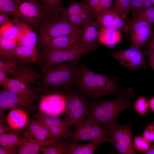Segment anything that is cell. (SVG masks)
I'll list each match as a JSON object with an SVG mask.
<instances>
[{"mask_svg":"<svg viewBox=\"0 0 154 154\" xmlns=\"http://www.w3.org/2000/svg\"><path fill=\"white\" fill-rule=\"evenodd\" d=\"M68 146V142L63 140L52 145L43 147L41 152L43 154H65Z\"/></svg>","mask_w":154,"mask_h":154,"instance_id":"obj_33","label":"cell"},{"mask_svg":"<svg viewBox=\"0 0 154 154\" xmlns=\"http://www.w3.org/2000/svg\"><path fill=\"white\" fill-rule=\"evenodd\" d=\"M131 10L137 11L142 10L143 0H130Z\"/></svg>","mask_w":154,"mask_h":154,"instance_id":"obj_47","label":"cell"},{"mask_svg":"<svg viewBox=\"0 0 154 154\" xmlns=\"http://www.w3.org/2000/svg\"><path fill=\"white\" fill-rule=\"evenodd\" d=\"M56 142L55 138L40 141L23 137L18 145V154H38L43 147L53 145Z\"/></svg>","mask_w":154,"mask_h":154,"instance_id":"obj_18","label":"cell"},{"mask_svg":"<svg viewBox=\"0 0 154 154\" xmlns=\"http://www.w3.org/2000/svg\"><path fill=\"white\" fill-rule=\"evenodd\" d=\"M148 102L149 107L151 111L154 112V97L151 98Z\"/></svg>","mask_w":154,"mask_h":154,"instance_id":"obj_52","label":"cell"},{"mask_svg":"<svg viewBox=\"0 0 154 154\" xmlns=\"http://www.w3.org/2000/svg\"><path fill=\"white\" fill-rule=\"evenodd\" d=\"M13 53L21 65L37 63V51L36 49L18 44Z\"/></svg>","mask_w":154,"mask_h":154,"instance_id":"obj_23","label":"cell"},{"mask_svg":"<svg viewBox=\"0 0 154 154\" xmlns=\"http://www.w3.org/2000/svg\"><path fill=\"white\" fill-rule=\"evenodd\" d=\"M94 47L70 48L58 50L46 48L37 51V63L41 69L40 73L52 66L70 62L96 49Z\"/></svg>","mask_w":154,"mask_h":154,"instance_id":"obj_6","label":"cell"},{"mask_svg":"<svg viewBox=\"0 0 154 154\" xmlns=\"http://www.w3.org/2000/svg\"><path fill=\"white\" fill-rule=\"evenodd\" d=\"M23 137L40 141L55 137L45 127L33 116L29 117Z\"/></svg>","mask_w":154,"mask_h":154,"instance_id":"obj_16","label":"cell"},{"mask_svg":"<svg viewBox=\"0 0 154 154\" xmlns=\"http://www.w3.org/2000/svg\"><path fill=\"white\" fill-rule=\"evenodd\" d=\"M152 4L154 5V0H150Z\"/></svg>","mask_w":154,"mask_h":154,"instance_id":"obj_54","label":"cell"},{"mask_svg":"<svg viewBox=\"0 0 154 154\" xmlns=\"http://www.w3.org/2000/svg\"><path fill=\"white\" fill-rule=\"evenodd\" d=\"M20 32L16 41L18 45L36 49L38 40L36 33L29 26L22 22L18 23Z\"/></svg>","mask_w":154,"mask_h":154,"instance_id":"obj_20","label":"cell"},{"mask_svg":"<svg viewBox=\"0 0 154 154\" xmlns=\"http://www.w3.org/2000/svg\"><path fill=\"white\" fill-rule=\"evenodd\" d=\"M102 28L112 30H126L128 25L118 14L112 10L102 11L94 17Z\"/></svg>","mask_w":154,"mask_h":154,"instance_id":"obj_15","label":"cell"},{"mask_svg":"<svg viewBox=\"0 0 154 154\" xmlns=\"http://www.w3.org/2000/svg\"><path fill=\"white\" fill-rule=\"evenodd\" d=\"M110 55L119 63L130 70L145 67V55L140 47H130L127 49L112 52Z\"/></svg>","mask_w":154,"mask_h":154,"instance_id":"obj_11","label":"cell"},{"mask_svg":"<svg viewBox=\"0 0 154 154\" xmlns=\"http://www.w3.org/2000/svg\"><path fill=\"white\" fill-rule=\"evenodd\" d=\"M80 58L52 66L41 73L37 87L42 92L67 93L74 90Z\"/></svg>","mask_w":154,"mask_h":154,"instance_id":"obj_2","label":"cell"},{"mask_svg":"<svg viewBox=\"0 0 154 154\" xmlns=\"http://www.w3.org/2000/svg\"><path fill=\"white\" fill-rule=\"evenodd\" d=\"M88 9V7L86 0L78 1L76 0H72L70 6L65 9V11L68 16L79 15L83 11Z\"/></svg>","mask_w":154,"mask_h":154,"instance_id":"obj_34","label":"cell"},{"mask_svg":"<svg viewBox=\"0 0 154 154\" xmlns=\"http://www.w3.org/2000/svg\"><path fill=\"white\" fill-rule=\"evenodd\" d=\"M133 142L135 150L141 152H144L147 151L151 144V142L143 136L134 137Z\"/></svg>","mask_w":154,"mask_h":154,"instance_id":"obj_35","label":"cell"},{"mask_svg":"<svg viewBox=\"0 0 154 154\" xmlns=\"http://www.w3.org/2000/svg\"><path fill=\"white\" fill-rule=\"evenodd\" d=\"M143 154H154V143L150 146L149 149L147 151L144 152Z\"/></svg>","mask_w":154,"mask_h":154,"instance_id":"obj_53","label":"cell"},{"mask_svg":"<svg viewBox=\"0 0 154 154\" xmlns=\"http://www.w3.org/2000/svg\"><path fill=\"white\" fill-rule=\"evenodd\" d=\"M78 33L79 32L55 38L52 39L43 48L58 50L70 48L72 47L76 42Z\"/></svg>","mask_w":154,"mask_h":154,"instance_id":"obj_22","label":"cell"},{"mask_svg":"<svg viewBox=\"0 0 154 154\" xmlns=\"http://www.w3.org/2000/svg\"><path fill=\"white\" fill-rule=\"evenodd\" d=\"M86 1L89 11L94 17L102 11L100 0Z\"/></svg>","mask_w":154,"mask_h":154,"instance_id":"obj_37","label":"cell"},{"mask_svg":"<svg viewBox=\"0 0 154 154\" xmlns=\"http://www.w3.org/2000/svg\"><path fill=\"white\" fill-rule=\"evenodd\" d=\"M4 89L36 102L40 92L37 87H33L32 85L13 78H10L7 86Z\"/></svg>","mask_w":154,"mask_h":154,"instance_id":"obj_14","label":"cell"},{"mask_svg":"<svg viewBox=\"0 0 154 154\" xmlns=\"http://www.w3.org/2000/svg\"><path fill=\"white\" fill-rule=\"evenodd\" d=\"M142 136L151 142L154 141V124L148 125L143 131Z\"/></svg>","mask_w":154,"mask_h":154,"instance_id":"obj_42","label":"cell"},{"mask_svg":"<svg viewBox=\"0 0 154 154\" xmlns=\"http://www.w3.org/2000/svg\"><path fill=\"white\" fill-rule=\"evenodd\" d=\"M152 4L150 0H143L142 10L149 8L152 7Z\"/></svg>","mask_w":154,"mask_h":154,"instance_id":"obj_51","label":"cell"},{"mask_svg":"<svg viewBox=\"0 0 154 154\" xmlns=\"http://www.w3.org/2000/svg\"><path fill=\"white\" fill-rule=\"evenodd\" d=\"M69 23L73 27L80 29L86 23L79 15L67 16Z\"/></svg>","mask_w":154,"mask_h":154,"instance_id":"obj_40","label":"cell"},{"mask_svg":"<svg viewBox=\"0 0 154 154\" xmlns=\"http://www.w3.org/2000/svg\"><path fill=\"white\" fill-rule=\"evenodd\" d=\"M132 126L116 123L107 129L109 136V142L121 154L136 153L132 139Z\"/></svg>","mask_w":154,"mask_h":154,"instance_id":"obj_8","label":"cell"},{"mask_svg":"<svg viewBox=\"0 0 154 154\" xmlns=\"http://www.w3.org/2000/svg\"><path fill=\"white\" fill-rule=\"evenodd\" d=\"M89 110L86 98L76 90L69 92L63 119L67 127L76 126L88 116Z\"/></svg>","mask_w":154,"mask_h":154,"instance_id":"obj_7","label":"cell"},{"mask_svg":"<svg viewBox=\"0 0 154 154\" xmlns=\"http://www.w3.org/2000/svg\"><path fill=\"white\" fill-rule=\"evenodd\" d=\"M128 22L130 47H140L145 44L153 33L152 24L136 12Z\"/></svg>","mask_w":154,"mask_h":154,"instance_id":"obj_10","label":"cell"},{"mask_svg":"<svg viewBox=\"0 0 154 154\" xmlns=\"http://www.w3.org/2000/svg\"><path fill=\"white\" fill-rule=\"evenodd\" d=\"M80 29L68 22L65 9L51 16L38 30L43 48L53 39L60 36L79 32Z\"/></svg>","mask_w":154,"mask_h":154,"instance_id":"obj_5","label":"cell"},{"mask_svg":"<svg viewBox=\"0 0 154 154\" xmlns=\"http://www.w3.org/2000/svg\"><path fill=\"white\" fill-rule=\"evenodd\" d=\"M15 1L17 8L19 22L37 31L47 19L59 11L50 9L39 0Z\"/></svg>","mask_w":154,"mask_h":154,"instance_id":"obj_4","label":"cell"},{"mask_svg":"<svg viewBox=\"0 0 154 154\" xmlns=\"http://www.w3.org/2000/svg\"><path fill=\"white\" fill-rule=\"evenodd\" d=\"M145 44L148 49L154 50V31L153 30L151 35Z\"/></svg>","mask_w":154,"mask_h":154,"instance_id":"obj_50","label":"cell"},{"mask_svg":"<svg viewBox=\"0 0 154 154\" xmlns=\"http://www.w3.org/2000/svg\"><path fill=\"white\" fill-rule=\"evenodd\" d=\"M7 72L3 70H0V85L3 88H6L10 78L7 76Z\"/></svg>","mask_w":154,"mask_h":154,"instance_id":"obj_45","label":"cell"},{"mask_svg":"<svg viewBox=\"0 0 154 154\" xmlns=\"http://www.w3.org/2000/svg\"><path fill=\"white\" fill-rule=\"evenodd\" d=\"M146 54L149 58L150 65L154 71V50L148 49Z\"/></svg>","mask_w":154,"mask_h":154,"instance_id":"obj_49","label":"cell"},{"mask_svg":"<svg viewBox=\"0 0 154 154\" xmlns=\"http://www.w3.org/2000/svg\"><path fill=\"white\" fill-rule=\"evenodd\" d=\"M8 14L0 12V27L9 23H14L13 20L10 19L8 16Z\"/></svg>","mask_w":154,"mask_h":154,"instance_id":"obj_44","label":"cell"},{"mask_svg":"<svg viewBox=\"0 0 154 154\" xmlns=\"http://www.w3.org/2000/svg\"><path fill=\"white\" fill-rule=\"evenodd\" d=\"M109 136L107 129L103 126L96 124L90 129L85 135L81 137L74 143L88 141L95 139H101L109 141Z\"/></svg>","mask_w":154,"mask_h":154,"instance_id":"obj_24","label":"cell"},{"mask_svg":"<svg viewBox=\"0 0 154 154\" xmlns=\"http://www.w3.org/2000/svg\"><path fill=\"white\" fill-rule=\"evenodd\" d=\"M101 28L94 17H92L80 29L77 40L71 48H98L99 42L98 38Z\"/></svg>","mask_w":154,"mask_h":154,"instance_id":"obj_13","label":"cell"},{"mask_svg":"<svg viewBox=\"0 0 154 154\" xmlns=\"http://www.w3.org/2000/svg\"><path fill=\"white\" fill-rule=\"evenodd\" d=\"M18 45L16 41L7 39L0 36V59L2 60L11 59L21 65L13 53Z\"/></svg>","mask_w":154,"mask_h":154,"instance_id":"obj_25","label":"cell"},{"mask_svg":"<svg viewBox=\"0 0 154 154\" xmlns=\"http://www.w3.org/2000/svg\"><path fill=\"white\" fill-rule=\"evenodd\" d=\"M0 11L12 15L14 23L19 22L17 8L15 0H0Z\"/></svg>","mask_w":154,"mask_h":154,"instance_id":"obj_31","label":"cell"},{"mask_svg":"<svg viewBox=\"0 0 154 154\" xmlns=\"http://www.w3.org/2000/svg\"></svg>","mask_w":154,"mask_h":154,"instance_id":"obj_55","label":"cell"},{"mask_svg":"<svg viewBox=\"0 0 154 154\" xmlns=\"http://www.w3.org/2000/svg\"><path fill=\"white\" fill-rule=\"evenodd\" d=\"M39 0L46 7L53 11H59L64 8L62 6L63 0Z\"/></svg>","mask_w":154,"mask_h":154,"instance_id":"obj_38","label":"cell"},{"mask_svg":"<svg viewBox=\"0 0 154 154\" xmlns=\"http://www.w3.org/2000/svg\"><path fill=\"white\" fill-rule=\"evenodd\" d=\"M114 0H100L102 11L110 10L113 5Z\"/></svg>","mask_w":154,"mask_h":154,"instance_id":"obj_48","label":"cell"},{"mask_svg":"<svg viewBox=\"0 0 154 154\" xmlns=\"http://www.w3.org/2000/svg\"><path fill=\"white\" fill-rule=\"evenodd\" d=\"M136 12L150 23H154V6L145 9L139 10Z\"/></svg>","mask_w":154,"mask_h":154,"instance_id":"obj_39","label":"cell"},{"mask_svg":"<svg viewBox=\"0 0 154 154\" xmlns=\"http://www.w3.org/2000/svg\"><path fill=\"white\" fill-rule=\"evenodd\" d=\"M18 65V63L11 59L2 60L0 59V70L6 72L9 70Z\"/></svg>","mask_w":154,"mask_h":154,"instance_id":"obj_41","label":"cell"},{"mask_svg":"<svg viewBox=\"0 0 154 154\" xmlns=\"http://www.w3.org/2000/svg\"><path fill=\"white\" fill-rule=\"evenodd\" d=\"M149 107V102L143 96H140L135 101L133 108L141 115L145 114Z\"/></svg>","mask_w":154,"mask_h":154,"instance_id":"obj_36","label":"cell"},{"mask_svg":"<svg viewBox=\"0 0 154 154\" xmlns=\"http://www.w3.org/2000/svg\"><path fill=\"white\" fill-rule=\"evenodd\" d=\"M31 114L47 129L54 126L64 125L67 127L63 118L59 116H51L35 112Z\"/></svg>","mask_w":154,"mask_h":154,"instance_id":"obj_28","label":"cell"},{"mask_svg":"<svg viewBox=\"0 0 154 154\" xmlns=\"http://www.w3.org/2000/svg\"><path fill=\"white\" fill-rule=\"evenodd\" d=\"M112 10L128 22L131 10L130 0H114Z\"/></svg>","mask_w":154,"mask_h":154,"instance_id":"obj_30","label":"cell"},{"mask_svg":"<svg viewBox=\"0 0 154 154\" xmlns=\"http://www.w3.org/2000/svg\"><path fill=\"white\" fill-rule=\"evenodd\" d=\"M20 32L18 23H9L0 27V36L9 40L16 41Z\"/></svg>","mask_w":154,"mask_h":154,"instance_id":"obj_32","label":"cell"},{"mask_svg":"<svg viewBox=\"0 0 154 154\" xmlns=\"http://www.w3.org/2000/svg\"><path fill=\"white\" fill-rule=\"evenodd\" d=\"M20 108L26 110L31 113L37 110L36 102L19 96L5 90L0 92V112H5L9 109Z\"/></svg>","mask_w":154,"mask_h":154,"instance_id":"obj_12","label":"cell"},{"mask_svg":"<svg viewBox=\"0 0 154 154\" xmlns=\"http://www.w3.org/2000/svg\"><path fill=\"white\" fill-rule=\"evenodd\" d=\"M12 109L6 117V120L13 129L21 131L25 127L29 117L22 109L15 108Z\"/></svg>","mask_w":154,"mask_h":154,"instance_id":"obj_19","label":"cell"},{"mask_svg":"<svg viewBox=\"0 0 154 154\" xmlns=\"http://www.w3.org/2000/svg\"><path fill=\"white\" fill-rule=\"evenodd\" d=\"M18 146L14 148H7L0 146V154H18Z\"/></svg>","mask_w":154,"mask_h":154,"instance_id":"obj_46","label":"cell"},{"mask_svg":"<svg viewBox=\"0 0 154 154\" xmlns=\"http://www.w3.org/2000/svg\"><path fill=\"white\" fill-rule=\"evenodd\" d=\"M121 33L118 30H112L101 28L98 38L99 42L107 46H112L119 42Z\"/></svg>","mask_w":154,"mask_h":154,"instance_id":"obj_26","label":"cell"},{"mask_svg":"<svg viewBox=\"0 0 154 154\" xmlns=\"http://www.w3.org/2000/svg\"><path fill=\"white\" fill-rule=\"evenodd\" d=\"M6 118H0V134L5 133L14 130L9 125Z\"/></svg>","mask_w":154,"mask_h":154,"instance_id":"obj_43","label":"cell"},{"mask_svg":"<svg viewBox=\"0 0 154 154\" xmlns=\"http://www.w3.org/2000/svg\"><path fill=\"white\" fill-rule=\"evenodd\" d=\"M7 75L21 81L33 85H37L41 73L33 70L31 64L18 65L8 71Z\"/></svg>","mask_w":154,"mask_h":154,"instance_id":"obj_17","label":"cell"},{"mask_svg":"<svg viewBox=\"0 0 154 154\" xmlns=\"http://www.w3.org/2000/svg\"><path fill=\"white\" fill-rule=\"evenodd\" d=\"M42 93L37 100L38 113L51 116H59L64 113L68 92Z\"/></svg>","mask_w":154,"mask_h":154,"instance_id":"obj_9","label":"cell"},{"mask_svg":"<svg viewBox=\"0 0 154 154\" xmlns=\"http://www.w3.org/2000/svg\"><path fill=\"white\" fill-rule=\"evenodd\" d=\"M74 88L79 94L93 101H100L109 95L117 96L124 90L113 76L94 72L85 63L81 65Z\"/></svg>","mask_w":154,"mask_h":154,"instance_id":"obj_1","label":"cell"},{"mask_svg":"<svg viewBox=\"0 0 154 154\" xmlns=\"http://www.w3.org/2000/svg\"><path fill=\"white\" fill-rule=\"evenodd\" d=\"M96 123L86 118L80 124L74 129L71 138L68 142L74 143L81 137L86 134L90 129Z\"/></svg>","mask_w":154,"mask_h":154,"instance_id":"obj_29","label":"cell"},{"mask_svg":"<svg viewBox=\"0 0 154 154\" xmlns=\"http://www.w3.org/2000/svg\"><path fill=\"white\" fill-rule=\"evenodd\" d=\"M21 131L13 130L0 134V146L7 148H14L18 146L22 138Z\"/></svg>","mask_w":154,"mask_h":154,"instance_id":"obj_27","label":"cell"},{"mask_svg":"<svg viewBox=\"0 0 154 154\" xmlns=\"http://www.w3.org/2000/svg\"><path fill=\"white\" fill-rule=\"evenodd\" d=\"M106 142V140H94L88 143L82 144L68 143V146L65 154H92L101 144Z\"/></svg>","mask_w":154,"mask_h":154,"instance_id":"obj_21","label":"cell"},{"mask_svg":"<svg viewBox=\"0 0 154 154\" xmlns=\"http://www.w3.org/2000/svg\"><path fill=\"white\" fill-rule=\"evenodd\" d=\"M134 96L133 90L128 87L113 100L87 101L89 113L86 118L106 129L112 127L116 123V119L121 113L133 108L131 101Z\"/></svg>","mask_w":154,"mask_h":154,"instance_id":"obj_3","label":"cell"}]
</instances>
